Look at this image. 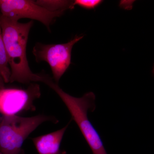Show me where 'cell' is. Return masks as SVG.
Returning a JSON list of instances; mask_svg holds the SVG:
<instances>
[{
    "label": "cell",
    "instance_id": "obj_3",
    "mask_svg": "<svg viewBox=\"0 0 154 154\" xmlns=\"http://www.w3.org/2000/svg\"><path fill=\"white\" fill-rule=\"evenodd\" d=\"M57 123L53 116L38 115L25 117L18 115L0 117V152L2 154H20L25 140L45 122Z\"/></svg>",
    "mask_w": 154,
    "mask_h": 154
},
{
    "label": "cell",
    "instance_id": "obj_13",
    "mask_svg": "<svg viewBox=\"0 0 154 154\" xmlns=\"http://www.w3.org/2000/svg\"><path fill=\"white\" fill-rule=\"evenodd\" d=\"M0 154H2V153L1 152H0Z\"/></svg>",
    "mask_w": 154,
    "mask_h": 154
},
{
    "label": "cell",
    "instance_id": "obj_8",
    "mask_svg": "<svg viewBox=\"0 0 154 154\" xmlns=\"http://www.w3.org/2000/svg\"><path fill=\"white\" fill-rule=\"evenodd\" d=\"M11 75V70L8 62L0 22V77L4 80L5 83H8L10 82Z\"/></svg>",
    "mask_w": 154,
    "mask_h": 154
},
{
    "label": "cell",
    "instance_id": "obj_7",
    "mask_svg": "<svg viewBox=\"0 0 154 154\" xmlns=\"http://www.w3.org/2000/svg\"><path fill=\"white\" fill-rule=\"evenodd\" d=\"M69 123L56 131L32 138L38 154H67L64 151L61 150L60 147Z\"/></svg>",
    "mask_w": 154,
    "mask_h": 154
},
{
    "label": "cell",
    "instance_id": "obj_2",
    "mask_svg": "<svg viewBox=\"0 0 154 154\" xmlns=\"http://www.w3.org/2000/svg\"><path fill=\"white\" fill-rule=\"evenodd\" d=\"M42 83L55 91L66 106L91 148L93 154H107L100 135L89 120L88 112H94L96 108V96L88 92L80 98L74 97L61 89L57 83L47 75H45Z\"/></svg>",
    "mask_w": 154,
    "mask_h": 154
},
{
    "label": "cell",
    "instance_id": "obj_9",
    "mask_svg": "<svg viewBox=\"0 0 154 154\" xmlns=\"http://www.w3.org/2000/svg\"><path fill=\"white\" fill-rule=\"evenodd\" d=\"M35 2L37 5L51 12L66 11L67 9L72 10L75 8L73 6L74 1H73L38 0Z\"/></svg>",
    "mask_w": 154,
    "mask_h": 154
},
{
    "label": "cell",
    "instance_id": "obj_5",
    "mask_svg": "<svg viewBox=\"0 0 154 154\" xmlns=\"http://www.w3.org/2000/svg\"><path fill=\"white\" fill-rule=\"evenodd\" d=\"M0 11L1 16L14 21L25 18L36 20L48 30L55 19L65 11H48L31 0H0Z\"/></svg>",
    "mask_w": 154,
    "mask_h": 154
},
{
    "label": "cell",
    "instance_id": "obj_10",
    "mask_svg": "<svg viewBox=\"0 0 154 154\" xmlns=\"http://www.w3.org/2000/svg\"><path fill=\"white\" fill-rule=\"evenodd\" d=\"M102 2L101 0H75L74 1L73 6H79L83 8L91 10L97 8Z\"/></svg>",
    "mask_w": 154,
    "mask_h": 154
},
{
    "label": "cell",
    "instance_id": "obj_1",
    "mask_svg": "<svg viewBox=\"0 0 154 154\" xmlns=\"http://www.w3.org/2000/svg\"><path fill=\"white\" fill-rule=\"evenodd\" d=\"M8 62L11 72L10 82L30 84L42 82L43 75L33 73L30 69L26 54L28 36L33 21L20 23L0 16Z\"/></svg>",
    "mask_w": 154,
    "mask_h": 154
},
{
    "label": "cell",
    "instance_id": "obj_4",
    "mask_svg": "<svg viewBox=\"0 0 154 154\" xmlns=\"http://www.w3.org/2000/svg\"><path fill=\"white\" fill-rule=\"evenodd\" d=\"M84 37L76 35L65 43L45 44L37 42L33 47V54L36 61H45L49 65L56 83H58L71 63L72 49Z\"/></svg>",
    "mask_w": 154,
    "mask_h": 154
},
{
    "label": "cell",
    "instance_id": "obj_11",
    "mask_svg": "<svg viewBox=\"0 0 154 154\" xmlns=\"http://www.w3.org/2000/svg\"><path fill=\"white\" fill-rule=\"evenodd\" d=\"M5 83L4 82V80L0 77V89L5 88Z\"/></svg>",
    "mask_w": 154,
    "mask_h": 154
},
{
    "label": "cell",
    "instance_id": "obj_6",
    "mask_svg": "<svg viewBox=\"0 0 154 154\" xmlns=\"http://www.w3.org/2000/svg\"><path fill=\"white\" fill-rule=\"evenodd\" d=\"M41 94L40 87L35 83L29 84L25 89L5 87L0 89V113L3 116L17 115L35 111L34 102Z\"/></svg>",
    "mask_w": 154,
    "mask_h": 154
},
{
    "label": "cell",
    "instance_id": "obj_12",
    "mask_svg": "<svg viewBox=\"0 0 154 154\" xmlns=\"http://www.w3.org/2000/svg\"><path fill=\"white\" fill-rule=\"evenodd\" d=\"M153 74L154 75V66H153V70H152Z\"/></svg>",
    "mask_w": 154,
    "mask_h": 154
}]
</instances>
